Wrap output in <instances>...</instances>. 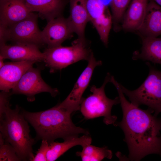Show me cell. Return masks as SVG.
Wrapping results in <instances>:
<instances>
[{"instance_id":"27","label":"cell","mask_w":161,"mask_h":161,"mask_svg":"<svg viewBox=\"0 0 161 161\" xmlns=\"http://www.w3.org/2000/svg\"><path fill=\"white\" fill-rule=\"evenodd\" d=\"M5 59L2 56H0V68H1L4 64V60Z\"/></svg>"},{"instance_id":"8","label":"cell","mask_w":161,"mask_h":161,"mask_svg":"<svg viewBox=\"0 0 161 161\" xmlns=\"http://www.w3.org/2000/svg\"><path fill=\"white\" fill-rule=\"evenodd\" d=\"M43 92L49 93L54 97L59 91L57 89L53 88L47 84L41 77L39 69L32 66L24 73L10 93L11 95H25L28 100L32 101L35 100L36 94Z\"/></svg>"},{"instance_id":"5","label":"cell","mask_w":161,"mask_h":161,"mask_svg":"<svg viewBox=\"0 0 161 161\" xmlns=\"http://www.w3.org/2000/svg\"><path fill=\"white\" fill-rule=\"evenodd\" d=\"M111 75L107 73L104 82L100 87L92 86L90 95L83 99L80 105V110L84 118L87 120L100 117H103V122L106 124H113L116 126L117 117L112 115L111 111L114 105L120 103L119 97L114 99L108 98L105 92V87L110 82Z\"/></svg>"},{"instance_id":"1","label":"cell","mask_w":161,"mask_h":161,"mask_svg":"<svg viewBox=\"0 0 161 161\" xmlns=\"http://www.w3.org/2000/svg\"><path fill=\"white\" fill-rule=\"evenodd\" d=\"M117 91L123 113L121 121L116 123L123 130L128 146L129 160L139 161L151 154L161 156V118L148 108L143 110L129 102L116 80L113 82Z\"/></svg>"},{"instance_id":"10","label":"cell","mask_w":161,"mask_h":161,"mask_svg":"<svg viewBox=\"0 0 161 161\" xmlns=\"http://www.w3.org/2000/svg\"><path fill=\"white\" fill-rule=\"evenodd\" d=\"M73 33L68 18L60 16L48 22L41 35L44 44H47V47H53L61 45Z\"/></svg>"},{"instance_id":"18","label":"cell","mask_w":161,"mask_h":161,"mask_svg":"<svg viewBox=\"0 0 161 161\" xmlns=\"http://www.w3.org/2000/svg\"><path fill=\"white\" fill-rule=\"evenodd\" d=\"M132 59L161 64V37L142 38V47L133 53Z\"/></svg>"},{"instance_id":"9","label":"cell","mask_w":161,"mask_h":161,"mask_svg":"<svg viewBox=\"0 0 161 161\" xmlns=\"http://www.w3.org/2000/svg\"><path fill=\"white\" fill-rule=\"evenodd\" d=\"M88 61L87 67L78 79L70 93L63 101L58 104L71 113L80 110L83 99L82 95L89 85L94 69L102 64L101 61L96 59L92 52Z\"/></svg>"},{"instance_id":"15","label":"cell","mask_w":161,"mask_h":161,"mask_svg":"<svg viewBox=\"0 0 161 161\" xmlns=\"http://www.w3.org/2000/svg\"><path fill=\"white\" fill-rule=\"evenodd\" d=\"M148 0H132L124 15L121 28L128 32H137L143 22Z\"/></svg>"},{"instance_id":"19","label":"cell","mask_w":161,"mask_h":161,"mask_svg":"<svg viewBox=\"0 0 161 161\" xmlns=\"http://www.w3.org/2000/svg\"><path fill=\"white\" fill-rule=\"evenodd\" d=\"M92 139L88 135L84 134L64 140L63 142L53 141L49 143L47 153V161H54L73 147L80 145L82 147L91 144Z\"/></svg>"},{"instance_id":"21","label":"cell","mask_w":161,"mask_h":161,"mask_svg":"<svg viewBox=\"0 0 161 161\" xmlns=\"http://www.w3.org/2000/svg\"><path fill=\"white\" fill-rule=\"evenodd\" d=\"M92 23L96 29L101 41L107 46L109 36L112 23V16L108 8L102 16Z\"/></svg>"},{"instance_id":"16","label":"cell","mask_w":161,"mask_h":161,"mask_svg":"<svg viewBox=\"0 0 161 161\" xmlns=\"http://www.w3.org/2000/svg\"><path fill=\"white\" fill-rule=\"evenodd\" d=\"M74 32L78 38L86 41L85 30L87 23L90 21L86 5V0H71L70 15L68 18Z\"/></svg>"},{"instance_id":"14","label":"cell","mask_w":161,"mask_h":161,"mask_svg":"<svg viewBox=\"0 0 161 161\" xmlns=\"http://www.w3.org/2000/svg\"><path fill=\"white\" fill-rule=\"evenodd\" d=\"M137 32L142 38L161 35V7L153 0L148 1L144 19Z\"/></svg>"},{"instance_id":"25","label":"cell","mask_w":161,"mask_h":161,"mask_svg":"<svg viewBox=\"0 0 161 161\" xmlns=\"http://www.w3.org/2000/svg\"><path fill=\"white\" fill-rule=\"evenodd\" d=\"M49 146V143L47 141L42 140L41 146L32 161H47V153Z\"/></svg>"},{"instance_id":"3","label":"cell","mask_w":161,"mask_h":161,"mask_svg":"<svg viewBox=\"0 0 161 161\" xmlns=\"http://www.w3.org/2000/svg\"><path fill=\"white\" fill-rule=\"evenodd\" d=\"M0 120V134L5 141L14 148L21 160L32 161L35 140L30 135L28 121L19 107L16 106L12 109L9 106Z\"/></svg>"},{"instance_id":"28","label":"cell","mask_w":161,"mask_h":161,"mask_svg":"<svg viewBox=\"0 0 161 161\" xmlns=\"http://www.w3.org/2000/svg\"><path fill=\"white\" fill-rule=\"evenodd\" d=\"M161 7V0H153Z\"/></svg>"},{"instance_id":"13","label":"cell","mask_w":161,"mask_h":161,"mask_svg":"<svg viewBox=\"0 0 161 161\" xmlns=\"http://www.w3.org/2000/svg\"><path fill=\"white\" fill-rule=\"evenodd\" d=\"M32 13L23 0H0V25L10 27L28 17Z\"/></svg>"},{"instance_id":"22","label":"cell","mask_w":161,"mask_h":161,"mask_svg":"<svg viewBox=\"0 0 161 161\" xmlns=\"http://www.w3.org/2000/svg\"><path fill=\"white\" fill-rule=\"evenodd\" d=\"M132 0H111L112 23L114 30L117 31L122 22L125 13Z\"/></svg>"},{"instance_id":"23","label":"cell","mask_w":161,"mask_h":161,"mask_svg":"<svg viewBox=\"0 0 161 161\" xmlns=\"http://www.w3.org/2000/svg\"><path fill=\"white\" fill-rule=\"evenodd\" d=\"M86 5L91 22L102 16L107 8L102 0H86Z\"/></svg>"},{"instance_id":"4","label":"cell","mask_w":161,"mask_h":161,"mask_svg":"<svg viewBox=\"0 0 161 161\" xmlns=\"http://www.w3.org/2000/svg\"><path fill=\"white\" fill-rule=\"evenodd\" d=\"M146 64L149 69L148 77L136 89L129 90L120 84L121 89L134 105L139 107L144 105L154 111L157 116L161 113V70L153 67L148 62Z\"/></svg>"},{"instance_id":"2","label":"cell","mask_w":161,"mask_h":161,"mask_svg":"<svg viewBox=\"0 0 161 161\" xmlns=\"http://www.w3.org/2000/svg\"><path fill=\"white\" fill-rule=\"evenodd\" d=\"M22 112L26 120L34 128L36 138L49 143L58 138L64 140L79 137L80 134L89 135L86 129L76 126L72 121L71 113L58 104L47 110L35 112Z\"/></svg>"},{"instance_id":"12","label":"cell","mask_w":161,"mask_h":161,"mask_svg":"<svg viewBox=\"0 0 161 161\" xmlns=\"http://www.w3.org/2000/svg\"><path fill=\"white\" fill-rule=\"evenodd\" d=\"M35 63L28 61L5 63L0 68V90L10 92L26 71Z\"/></svg>"},{"instance_id":"24","label":"cell","mask_w":161,"mask_h":161,"mask_svg":"<svg viewBox=\"0 0 161 161\" xmlns=\"http://www.w3.org/2000/svg\"><path fill=\"white\" fill-rule=\"evenodd\" d=\"M21 160L16 150L10 144L5 141L3 143L0 144V161Z\"/></svg>"},{"instance_id":"26","label":"cell","mask_w":161,"mask_h":161,"mask_svg":"<svg viewBox=\"0 0 161 161\" xmlns=\"http://www.w3.org/2000/svg\"><path fill=\"white\" fill-rule=\"evenodd\" d=\"M11 94L10 92L2 91L0 93V118L5 114L9 106L10 97Z\"/></svg>"},{"instance_id":"6","label":"cell","mask_w":161,"mask_h":161,"mask_svg":"<svg viewBox=\"0 0 161 161\" xmlns=\"http://www.w3.org/2000/svg\"><path fill=\"white\" fill-rule=\"evenodd\" d=\"M87 45L86 41L77 39L70 46L47 47L43 52V61L52 72L81 60L88 61L92 52Z\"/></svg>"},{"instance_id":"20","label":"cell","mask_w":161,"mask_h":161,"mask_svg":"<svg viewBox=\"0 0 161 161\" xmlns=\"http://www.w3.org/2000/svg\"><path fill=\"white\" fill-rule=\"evenodd\" d=\"M82 147V151H77L76 154L83 161H100L105 158L110 159L112 157V151L106 147H99L89 144Z\"/></svg>"},{"instance_id":"7","label":"cell","mask_w":161,"mask_h":161,"mask_svg":"<svg viewBox=\"0 0 161 161\" xmlns=\"http://www.w3.org/2000/svg\"><path fill=\"white\" fill-rule=\"evenodd\" d=\"M38 15L32 12L25 19L8 27L0 25V44L10 41L15 44H33L44 43L37 22Z\"/></svg>"},{"instance_id":"11","label":"cell","mask_w":161,"mask_h":161,"mask_svg":"<svg viewBox=\"0 0 161 161\" xmlns=\"http://www.w3.org/2000/svg\"><path fill=\"white\" fill-rule=\"evenodd\" d=\"M0 56L13 61H28L35 62L44 61V54L39 47L33 44H0Z\"/></svg>"},{"instance_id":"17","label":"cell","mask_w":161,"mask_h":161,"mask_svg":"<svg viewBox=\"0 0 161 161\" xmlns=\"http://www.w3.org/2000/svg\"><path fill=\"white\" fill-rule=\"evenodd\" d=\"M31 12H36L48 22L60 16L63 7L62 0H23Z\"/></svg>"}]
</instances>
